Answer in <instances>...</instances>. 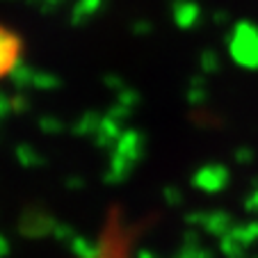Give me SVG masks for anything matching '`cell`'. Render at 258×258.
<instances>
[{"instance_id":"obj_21","label":"cell","mask_w":258,"mask_h":258,"mask_svg":"<svg viewBox=\"0 0 258 258\" xmlns=\"http://www.w3.org/2000/svg\"><path fill=\"white\" fill-rule=\"evenodd\" d=\"M67 187H69V190H83V187H85L83 176H69V178H67Z\"/></svg>"},{"instance_id":"obj_16","label":"cell","mask_w":258,"mask_h":258,"mask_svg":"<svg viewBox=\"0 0 258 258\" xmlns=\"http://www.w3.org/2000/svg\"><path fill=\"white\" fill-rule=\"evenodd\" d=\"M103 85H107L110 89H114V92H121V89H126L128 85H126V80L121 78V76H117V73H105L103 76Z\"/></svg>"},{"instance_id":"obj_8","label":"cell","mask_w":258,"mask_h":258,"mask_svg":"<svg viewBox=\"0 0 258 258\" xmlns=\"http://www.w3.org/2000/svg\"><path fill=\"white\" fill-rule=\"evenodd\" d=\"M103 117L96 112H85L78 117V121L73 123V135H78V137H87V135H96L98 126H101Z\"/></svg>"},{"instance_id":"obj_6","label":"cell","mask_w":258,"mask_h":258,"mask_svg":"<svg viewBox=\"0 0 258 258\" xmlns=\"http://www.w3.org/2000/svg\"><path fill=\"white\" fill-rule=\"evenodd\" d=\"M14 156H16V162L25 169H32V167H44L46 165V158L41 156L32 144H16L14 149Z\"/></svg>"},{"instance_id":"obj_4","label":"cell","mask_w":258,"mask_h":258,"mask_svg":"<svg viewBox=\"0 0 258 258\" xmlns=\"http://www.w3.org/2000/svg\"><path fill=\"white\" fill-rule=\"evenodd\" d=\"M121 133H123V128H121V123L119 121H114L112 117H103V121H101V126H98V131H96V146L98 149H107V151H112L114 146H117V142H119V137H121Z\"/></svg>"},{"instance_id":"obj_24","label":"cell","mask_w":258,"mask_h":258,"mask_svg":"<svg viewBox=\"0 0 258 258\" xmlns=\"http://www.w3.org/2000/svg\"><path fill=\"white\" fill-rule=\"evenodd\" d=\"M204 64H206V69H213V57H210V55H206V57H204Z\"/></svg>"},{"instance_id":"obj_17","label":"cell","mask_w":258,"mask_h":258,"mask_svg":"<svg viewBox=\"0 0 258 258\" xmlns=\"http://www.w3.org/2000/svg\"><path fill=\"white\" fill-rule=\"evenodd\" d=\"M131 112H133L131 107L121 105V103H114V105L110 107V112H107V117H112L114 121H119V123H121V121H126V119L131 117Z\"/></svg>"},{"instance_id":"obj_9","label":"cell","mask_w":258,"mask_h":258,"mask_svg":"<svg viewBox=\"0 0 258 258\" xmlns=\"http://www.w3.org/2000/svg\"><path fill=\"white\" fill-rule=\"evenodd\" d=\"M197 16H199L197 5H192L187 0H176L174 3V21L180 25V28H190V25L197 21Z\"/></svg>"},{"instance_id":"obj_19","label":"cell","mask_w":258,"mask_h":258,"mask_svg":"<svg viewBox=\"0 0 258 258\" xmlns=\"http://www.w3.org/2000/svg\"><path fill=\"white\" fill-rule=\"evenodd\" d=\"M62 5H64V0H39V12L44 16H48V14H55Z\"/></svg>"},{"instance_id":"obj_3","label":"cell","mask_w":258,"mask_h":258,"mask_svg":"<svg viewBox=\"0 0 258 258\" xmlns=\"http://www.w3.org/2000/svg\"><path fill=\"white\" fill-rule=\"evenodd\" d=\"M133 167H135V162H131L126 156H121L117 151H110V165H107L105 174H103V180L107 185H121L123 180H128Z\"/></svg>"},{"instance_id":"obj_1","label":"cell","mask_w":258,"mask_h":258,"mask_svg":"<svg viewBox=\"0 0 258 258\" xmlns=\"http://www.w3.org/2000/svg\"><path fill=\"white\" fill-rule=\"evenodd\" d=\"M19 53H21V37L16 32H12L10 28L0 25V78L10 76L14 64L21 59Z\"/></svg>"},{"instance_id":"obj_15","label":"cell","mask_w":258,"mask_h":258,"mask_svg":"<svg viewBox=\"0 0 258 258\" xmlns=\"http://www.w3.org/2000/svg\"><path fill=\"white\" fill-rule=\"evenodd\" d=\"M10 103H12V112H14V114H23V112H28V110H30V101L25 98L23 92L14 94V96L10 98Z\"/></svg>"},{"instance_id":"obj_23","label":"cell","mask_w":258,"mask_h":258,"mask_svg":"<svg viewBox=\"0 0 258 258\" xmlns=\"http://www.w3.org/2000/svg\"><path fill=\"white\" fill-rule=\"evenodd\" d=\"M57 235H59V238H67V235H71V229H69V226H62V224H59V226H57Z\"/></svg>"},{"instance_id":"obj_20","label":"cell","mask_w":258,"mask_h":258,"mask_svg":"<svg viewBox=\"0 0 258 258\" xmlns=\"http://www.w3.org/2000/svg\"><path fill=\"white\" fill-rule=\"evenodd\" d=\"M162 195H165V201H167V204H171V206L178 204V201H180V190H178V187L167 185L165 190H162Z\"/></svg>"},{"instance_id":"obj_14","label":"cell","mask_w":258,"mask_h":258,"mask_svg":"<svg viewBox=\"0 0 258 258\" xmlns=\"http://www.w3.org/2000/svg\"><path fill=\"white\" fill-rule=\"evenodd\" d=\"M117 103H121V105L135 110V107L140 105V94H137L133 87H126V89H121V92L117 94Z\"/></svg>"},{"instance_id":"obj_11","label":"cell","mask_w":258,"mask_h":258,"mask_svg":"<svg viewBox=\"0 0 258 258\" xmlns=\"http://www.w3.org/2000/svg\"><path fill=\"white\" fill-rule=\"evenodd\" d=\"M32 87H34V89H41V92H50V89H59V87H62V80H59L55 73L34 71Z\"/></svg>"},{"instance_id":"obj_2","label":"cell","mask_w":258,"mask_h":258,"mask_svg":"<svg viewBox=\"0 0 258 258\" xmlns=\"http://www.w3.org/2000/svg\"><path fill=\"white\" fill-rule=\"evenodd\" d=\"M112 151L121 153V156H126L131 162H140L142 156H144V135L137 131H133V128H128V131L121 133V137H119L117 146H114Z\"/></svg>"},{"instance_id":"obj_10","label":"cell","mask_w":258,"mask_h":258,"mask_svg":"<svg viewBox=\"0 0 258 258\" xmlns=\"http://www.w3.org/2000/svg\"><path fill=\"white\" fill-rule=\"evenodd\" d=\"M10 78H12V83H14V87L19 89V92H23V89H28V87H32V78H34V69L32 67H28L25 62H16L14 64V69L10 71Z\"/></svg>"},{"instance_id":"obj_22","label":"cell","mask_w":258,"mask_h":258,"mask_svg":"<svg viewBox=\"0 0 258 258\" xmlns=\"http://www.w3.org/2000/svg\"><path fill=\"white\" fill-rule=\"evenodd\" d=\"M12 112V103H10V98L5 96V94L0 92V119L5 117V114H10Z\"/></svg>"},{"instance_id":"obj_13","label":"cell","mask_w":258,"mask_h":258,"mask_svg":"<svg viewBox=\"0 0 258 258\" xmlns=\"http://www.w3.org/2000/svg\"><path fill=\"white\" fill-rule=\"evenodd\" d=\"M39 131L41 133H53V135H57V133L64 131V121L57 117H50V114H44V117H39Z\"/></svg>"},{"instance_id":"obj_25","label":"cell","mask_w":258,"mask_h":258,"mask_svg":"<svg viewBox=\"0 0 258 258\" xmlns=\"http://www.w3.org/2000/svg\"><path fill=\"white\" fill-rule=\"evenodd\" d=\"M25 3H37V5H39V0H25Z\"/></svg>"},{"instance_id":"obj_7","label":"cell","mask_w":258,"mask_h":258,"mask_svg":"<svg viewBox=\"0 0 258 258\" xmlns=\"http://www.w3.org/2000/svg\"><path fill=\"white\" fill-rule=\"evenodd\" d=\"M21 226H23L25 233L39 235V233H44V231H48L50 226H53V219H50L46 213L32 210V213H25L23 215V224H21Z\"/></svg>"},{"instance_id":"obj_5","label":"cell","mask_w":258,"mask_h":258,"mask_svg":"<svg viewBox=\"0 0 258 258\" xmlns=\"http://www.w3.org/2000/svg\"><path fill=\"white\" fill-rule=\"evenodd\" d=\"M103 3H105V0H76V5H73V10H71V16H69V23H71L73 28L85 25L96 12H101Z\"/></svg>"},{"instance_id":"obj_18","label":"cell","mask_w":258,"mask_h":258,"mask_svg":"<svg viewBox=\"0 0 258 258\" xmlns=\"http://www.w3.org/2000/svg\"><path fill=\"white\" fill-rule=\"evenodd\" d=\"M131 30H133V34H135V37H146V34H151L153 25H151V21H146V19H137L135 23L131 25Z\"/></svg>"},{"instance_id":"obj_12","label":"cell","mask_w":258,"mask_h":258,"mask_svg":"<svg viewBox=\"0 0 258 258\" xmlns=\"http://www.w3.org/2000/svg\"><path fill=\"white\" fill-rule=\"evenodd\" d=\"M222 178H224V176H222L219 169H204L195 176V185L204 187V190H215V187L222 183Z\"/></svg>"}]
</instances>
